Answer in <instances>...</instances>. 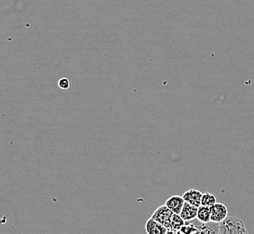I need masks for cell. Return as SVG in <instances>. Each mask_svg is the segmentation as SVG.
Wrapping results in <instances>:
<instances>
[{
	"label": "cell",
	"mask_w": 254,
	"mask_h": 234,
	"mask_svg": "<svg viewBox=\"0 0 254 234\" xmlns=\"http://www.w3.org/2000/svg\"><path fill=\"white\" fill-rule=\"evenodd\" d=\"M248 233L249 232L245 223L236 217L227 216L219 224V234H246Z\"/></svg>",
	"instance_id": "cell-1"
},
{
	"label": "cell",
	"mask_w": 254,
	"mask_h": 234,
	"mask_svg": "<svg viewBox=\"0 0 254 234\" xmlns=\"http://www.w3.org/2000/svg\"><path fill=\"white\" fill-rule=\"evenodd\" d=\"M174 213L164 204V205H161L155 210L152 217L164 227H166L169 230V233H171V219Z\"/></svg>",
	"instance_id": "cell-2"
},
{
	"label": "cell",
	"mask_w": 254,
	"mask_h": 234,
	"mask_svg": "<svg viewBox=\"0 0 254 234\" xmlns=\"http://www.w3.org/2000/svg\"><path fill=\"white\" fill-rule=\"evenodd\" d=\"M211 222L220 224L228 216V208L223 203H216L210 207Z\"/></svg>",
	"instance_id": "cell-3"
},
{
	"label": "cell",
	"mask_w": 254,
	"mask_h": 234,
	"mask_svg": "<svg viewBox=\"0 0 254 234\" xmlns=\"http://www.w3.org/2000/svg\"><path fill=\"white\" fill-rule=\"evenodd\" d=\"M185 204V200L181 195H172L170 198L167 199L165 205L174 213V214H181V210Z\"/></svg>",
	"instance_id": "cell-4"
},
{
	"label": "cell",
	"mask_w": 254,
	"mask_h": 234,
	"mask_svg": "<svg viewBox=\"0 0 254 234\" xmlns=\"http://www.w3.org/2000/svg\"><path fill=\"white\" fill-rule=\"evenodd\" d=\"M145 230L147 234H166L169 233V230L166 227H164L152 217L147 221Z\"/></svg>",
	"instance_id": "cell-5"
},
{
	"label": "cell",
	"mask_w": 254,
	"mask_h": 234,
	"mask_svg": "<svg viewBox=\"0 0 254 234\" xmlns=\"http://www.w3.org/2000/svg\"><path fill=\"white\" fill-rule=\"evenodd\" d=\"M202 195H203V193L198 189H190V190L186 191L182 196L187 203L199 207L201 205Z\"/></svg>",
	"instance_id": "cell-6"
},
{
	"label": "cell",
	"mask_w": 254,
	"mask_h": 234,
	"mask_svg": "<svg viewBox=\"0 0 254 234\" xmlns=\"http://www.w3.org/2000/svg\"><path fill=\"white\" fill-rule=\"evenodd\" d=\"M197 212H198L197 206L185 202L180 215L185 222H190L197 217Z\"/></svg>",
	"instance_id": "cell-7"
},
{
	"label": "cell",
	"mask_w": 254,
	"mask_h": 234,
	"mask_svg": "<svg viewBox=\"0 0 254 234\" xmlns=\"http://www.w3.org/2000/svg\"><path fill=\"white\" fill-rule=\"evenodd\" d=\"M196 218L202 224H207V223L211 222L210 207L205 206V205H200L198 207V212H197V217Z\"/></svg>",
	"instance_id": "cell-8"
},
{
	"label": "cell",
	"mask_w": 254,
	"mask_h": 234,
	"mask_svg": "<svg viewBox=\"0 0 254 234\" xmlns=\"http://www.w3.org/2000/svg\"><path fill=\"white\" fill-rule=\"evenodd\" d=\"M185 224H186V222L181 217V215L174 214L172 216V219H171V233L179 234L181 227Z\"/></svg>",
	"instance_id": "cell-9"
},
{
	"label": "cell",
	"mask_w": 254,
	"mask_h": 234,
	"mask_svg": "<svg viewBox=\"0 0 254 234\" xmlns=\"http://www.w3.org/2000/svg\"><path fill=\"white\" fill-rule=\"evenodd\" d=\"M216 203H217L216 196L214 194H212L210 192L203 193L202 199H201V205H205V206L211 207L212 205H215Z\"/></svg>",
	"instance_id": "cell-10"
},
{
	"label": "cell",
	"mask_w": 254,
	"mask_h": 234,
	"mask_svg": "<svg viewBox=\"0 0 254 234\" xmlns=\"http://www.w3.org/2000/svg\"><path fill=\"white\" fill-rule=\"evenodd\" d=\"M209 223L207 224H203V226L201 227L200 234H219V226L217 227H213V225H215V223L213 222L212 225H209Z\"/></svg>",
	"instance_id": "cell-11"
},
{
	"label": "cell",
	"mask_w": 254,
	"mask_h": 234,
	"mask_svg": "<svg viewBox=\"0 0 254 234\" xmlns=\"http://www.w3.org/2000/svg\"><path fill=\"white\" fill-rule=\"evenodd\" d=\"M179 234H200V230L197 229L194 225H185L181 227Z\"/></svg>",
	"instance_id": "cell-12"
},
{
	"label": "cell",
	"mask_w": 254,
	"mask_h": 234,
	"mask_svg": "<svg viewBox=\"0 0 254 234\" xmlns=\"http://www.w3.org/2000/svg\"><path fill=\"white\" fill-rule=\"evenodd\" d=\"M58 87L64 90H67L70 87V81L68 78H62L58 81Z\"/></svg>",
	"instance_id": "cell-13"
}]
</instances>
